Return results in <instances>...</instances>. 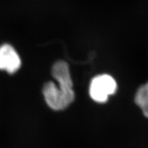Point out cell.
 Masks as SVG:
<instances>
[{"instance_id": "6da1fadb", "label": "cell", "mask_w": 148, "mask_h": 148, "mask_svg": "<svg viewBox=\"0 0 148 148\" xmlns=\"http://www.w3.org/2000/svg\"><path fill=\"white\" fill-rule=\"evenodd\" d=\"M117 90L115 79L109 74H99L92 77L89 85V95L95 102L104 103Z\"/></svg>"}, {"instance_id": "7a4b0ae2", "label": "cell", "mask_w": 148, "mask_h": 148, "mask_svg": "<svg viewBox=\"0 0 148 148\" xmlns=\"http://www.w3.org/2000/svg\"><path fill=\"white\" fill-rule=\"evenodd\" d=\"M51 74L58 82L57 87L68 102L71 104L75 100V95L73 89V81L69 64L65 61H57L52 66Z\"/></svg>"}, {"instance_id": "3957f363", "label": "cell", "mask_w": 148, "mask_h": 148, "mask_svg": "<svg viewBox=\"0 0 148 148\" xmlns=\"http://www.w3.org/2000/svg\"><path fill=\"white\" fill-rule=\"evenodd\" d=\"M42 94L47 105L53 110H63L71 105L61 93L57 85L51 81L44 84Z\"/></svg>"}, {"instance_id": "277c9868", "label": "cell", "mask_w": 148, "mask_h": 148, "mask_svg": "<svg viewBox=\"0 0 148 148\" xmlns=\"http://www.w3.org/2000/svg\"><path fill=\"white\" fill-rule=\"evenodd\" d=\"M21 65V59L15 49L8 44L0 47V70H5L12 74Z\"/></svg>"}, {"instance_id": "5b68a950", "label": "cell", "mask_w": 148, "mask_h": 148, "mask_svg": "<svg viewBox=\"0 0 148 148\" xmlns=\"http://www.w3.org/2000/svg\"><path fill=\"white\" fill-rule=\"evenodd\" d=\"M134 101L142 110L144 116L148 118V82L138 88L135 94Z\"/></svg>"}]
</instances>
